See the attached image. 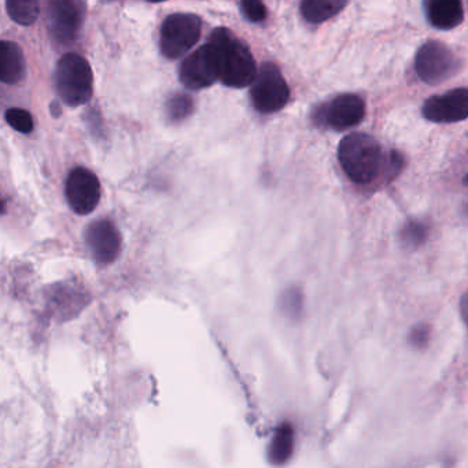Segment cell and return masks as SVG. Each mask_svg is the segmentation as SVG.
Returning <instances> with one entry per match:
<instances>
[{
	"mask_svg": "<svg viewBox=\"0 0 468 468\" xmlns=\"http://www.w3.org/2000/svg\"><path fill=\"white\" fill-rule=\"evenodd\" d=\"M9 17L18 26L29 27L37 23L40 15V5L37 0H12L6 2Z\"/></svg>",
	"mask_w": 468,
	"mask_h": 468,
	"instance_id": "17",
	"label": "cell"
},
{
	"mask_svg": "<svg viewBox=\"0 0 468 468\" xmlns=\"http://www.w3.org/2000/svg\"><path fill=\"white\" fill-rule=\"evenodd\" d=\"M54 84L65 105L70 108L86 105L94 94L91 65L80 54H65L57 64Z\"/></svg>",
	"mask_w": 468,
	"mask_h": 468,
	"instance_id": "3",
	"label": "cell"
},
{
	"mask_svg": "<svg viewBox=\"0 0 468 468\" xmlns=\"http://www.w3.org/2000/svg\"><path fill=\"white\" fill-rule=\"evenodd\" d=\"M5 119H6L7 124L17 131V133L28 135L34 131V117L26 109L21 108H10L7 109L5 113Z\"/></svg>",
	"mask_w": 468,
	"mask_h": 468,
	"instance_id": "21",
	"label": "cell"
},
{
	"mask_svg": "<svg viewBox=\"0 0 468 468\" xmlns=\"http://www.w3.org/2000/svg\"><path fill=\"white\" fill-rule=\"evenodd\" d=\"M430 338V328L429 325L420 324L418 327L413 328L412 333L410 335V344L416 347L424 346Z\"/></svg>",
	"mask_w": 468,
	"mask_h": 468,
	"instance_id": "24",
	"label": "cell"
},
{
	"mask_svg": "<svg viewBox=\"0 0 468 468\" xmlns=\"http://www.w3.org/2000/svg\"><path fill=\"white\" fill-rule=\"evenodd\" d=\"M402 165H404V158H402L399 153H388V168H386V177H388V180L396 177L401 172Z\"/></svg>",
	"mask_w": 468,
	"mask_h": 468,
	"instance_id": "23",
	"label": "cell"
},
{
	"mask_svg": "<svg viewBox=\"0 0 468 468\" xmlns=\"http://www.w3.org/2000/svg\"><path fill=\"white\" fill-rule=\"evenodd\" d=\"M27 62L17 43L4 40L0 43V80L15 86L26 79Z\"/></svg>",
	"mask_w": 468,
	"mask_h": 468,
	"instance_id": "14",
	"label": "cell"
},
{
	"mask_svg": "<svg viewBox=\"0 0 468 468\" xmlns=\"http://www.w3.org/2000/svg\"><path fill=\"white\" fill-rule=\"evenodd\" d=\"M430 234V226L426 220L420 218H410L399 229V240L408 249H416L426 242Z\"/></svg>",
	"mask_w": 468,
	"mask_h": 468,
	"instance_id": "18",
	"label": "cell"
},
{
	"mask_svg": "<svg viewBox=\"0 0 468 468\" xmlns=\"http://www.w3.org/2000/svg\"><path fill=\"white\" fill-rule=\"evenodd\" d=\"M86 18V5L76 0H56L48 4V31L59 45L78 39Z\"/></svg>",
	"mask_w": 468,
	"mask_h": 468,
	"instance_id": "9",
	"label": "cell"
},
{
	"mask_svg": "<svg viewBox=\"0 0 468 468\" xmlns=\"http://www.w3.org/2000/svg\"><path fill=\"white\" fill-rule=\"evenodd\" d=\"M84 242L98 264H112L122 250V235L108 218L92 221L84 231Z\"/></svg>",
	"mask_w": 468,
	"mask_h": 468,
	"instance_id": "12",
	"label": "cell"
},
{
	"mask_svg": "<svg viewBox=\"0 0 468 468\" xmlns=\"http://www.w3.org/2000/svg\"><path fill=\"white\" fill-rule=\"evenodd\" d=\"M281 311L290 319H298L303 314V295L297 287H290L282 294L279 301Z\"/></svg>",
	"mask_w": 468,
	"mask_h": 468,
	"instance_id": "20",
	"label": "cell"
},
{
	"mask_svg": "<svg viewBox=\"0 0 468 468\" xmlns=\"http://www.w3.org/2000/svg\"><path fill=\"white\" fill-rule=\"evenodd\" d=\"M460 314H462L463 320L468 327V292L463 294L462 300H460Z\"/></svg>",
	"mask_w": 468,
	"mask_h": 468,
	"instance_id": "25",
	"label": "cell"
},
{
	"mask_svg": "<svg viewBox=\"0 0 468 468\" xmlns=\"http://www.w3.org/2000/svg\"><path fill=\"white\" fill-rule=\"evenodd\" d=\"M240 10H242L243 16H245L250 23H264L268 17L267 7H265L262 2H259V0H245V2L240 4Z\"/></svg>",
	"mask_w": 468,
	"mask_h": 468,
	"instance_id": "22",
	"label": "cell"
},
{
	"mask_svg": "<svg viewBox=\"0 0 468 468\" xmlns=\"http://www.w3.org/2000/svg\"><path fill=\"white\" fill-rule=\"evenodd\" d=\"M462 68L456 54L438 40H427L415 56L418 78L427 86H440L451 80Z\"/></svg>",
	"mask_w": 468,
	"mask_h": 468,
	"instance_id": "5",
	"label": "cell"
},
{
	"mask_svg": "<svg viewBox=\"0 0 468 468\" xmlns=\"http://www.w3.org/2000/svg\"><path fill=\"white\" fill-rule=\"evenodd\" d=\"M166 116L171 122H183L193 114L194 101L190 95L176 92L168 98L165 105Z\"/></svg>",
	"mask_w": 468,
	"mask_h": 468,
	"instance_id": "19",
	"label": "cell"
},
{
	"mask_svg": "<svg viewBox=\"0 0 468 468\" xmlns=\"http://www.w3.org/2000/svg\"><path fill=\"white\" fill-rule=\"evenodd\" d=\"M421 116L437 124H452L468 119V89H454L430 97L421 106Z\"/></svg>",
	"mask_w": 468,
	"mask_h": 468,
	"instance_id": "11",
	"label": "cell"
},
{
	"mask_svg": "<svg viewBox=\"0 0 468 468\" xmlns=\"http://www.w3.org/2000/svg\"><path fill=\"white\" fill-rule=\"evenodd\" d=\"M366 102L357 94H341L314 109L312 120L324 130L346 131L366 117Z\"/></svg>",
	"mask_w": 468,
	"mask_h": 468,
	"instance_id": "7",
	"label": "cell"
},
{
	"mask_svg": "<svg viewBox=\"0 0 468 468\" xmlns=\"http://www.w3.org/2000/svg\"><path fill=\"white\" fill-rule=\"evenodd\" d=\"M218 64V81L231 89H245L251 86L256 79V59L250 48L231 31V29H213L207 39Z\"/></svg>",
	"mask_w": 468,
	"mask_h": 468,
	"instance_id": "1",
	"label": "cell"
},
{
	"mask_svg": "<svg viewBox=\"0 0 468 468\" xmlns=\"http://www.w3.org/2000/svg\"><path fill=\"white\" fill-rule=\"evenodd\" d=\"M463 183H464V185L468 186V174L465 175L464 179H463Z\"/></svg>",
	"mask_w": 468,
	"mask_h": 468,
	"instance_id": "27",
	"label": "cell"
},
{
	"mask_svg": "<svg viewBox=\"0 0 468 468\" xmlns=\"http://www.w3.org/2000/svg\"><path fill=\"white\" fill-rule=\"evenodd\" d=\"M180 83L186 89L199 91L218 81V64L209 45H204L183 61L179 70Z\"/></svg>",
	"mask_w": 468,
	"mask_h": 468,
	"instance_id": "10",
	"label": "cell"
},
{
	"mask_svg": "<svg viewBox=\"0 0 468 468\" xmlns=\"http://www.w3.org/2000/svg\"><path fill=\"white\" fill-rule=\"evenodd\" d=\"M65 196L70 209L76 215H90L97 209L102 196L100 179L90 169L76 166L68 175L65 182Z\"/></svg>",
	"mask_w": 468,
	"mask_h": 468,
	"instance_id": "8",
	"label": "cell"
},
{
	"mask_svg": "<svg viewBox=\"0 0 468 468\" xmlns=\"http://www.w3.org/2000/svg\"><path fill=\"white\" fill-rule=\"evenodd\" d=\"M251 105L261 114L281 112L290 101V89L283 73L273 62L260 67L250 89Z\"/></svg>",
	"mask_w": 468,
	"mask_h": 468,
	"instance_id": "6",
	"label": "cell"
},
{
	"mask_svg": "<svg viewBox=\"0 0 468 468\" xmlns=\"http://www.w3.org/2000/svg\"><path fill=\"white\" fill-rule=\"evenodd\" d=\"M423 7L430 26L440 31H451L464 20V9L459 0H427Z\"/></svg>",
	"mask_w": 468,
	"mask_h": 468,
	"instance_id": "13",
	"label": "cell"
},
{
	"mask_svg": "<svg viewBox=\"0 0 468 468\" xmlns=\"http://www.w3.org/2000/svg\"><path fill=\"white\" fill-rule=\"evenodd\" d=\"M295 434L292 424L283 423L276 429L268 448V459L273 465H283L289 462L294 452Z\"/></svg>",
	"mask_w": 468,
	"mask_h": 468,
	"instance_id": "15",
	"label": "cell"
},
{
	"mask_svg": "<svg viewBox=\"0 0 468 468\" xmlns=\"http://www.w3.org/2000/svg\"><path fill=\"white\" fill-rule=\"evenodd\" d=\"M202 34V20L196 15L175 13L161 26L160 48L165 58L177 59L198 45Z\"/></svg>",
	"mask_w": 468,
	"mask_h": 468,
	"instance_id": "4",
	"label": "cell"
},
{
	"mask_svg": "<svg viewBox=\"0 0 468 468\" xmlns=\"http://www.w3.org/2000/svg\"><path fill=\"white\" fill-rule=\"evenodd\" d=\"M338 161L355 185H372L382 175L386 176L388 154L368 133H353L345 136L338 146Z\"/></svg>",
	"mask_w": 468,
	"mask_h": 468,
	"instance_id": "2",
	"label": "cell"
},
{
	"mask_svg": "<svg viewBox=\"0 0 468 468\" xmlns=\"http://www.w3.org/2000/svg\"><path fill=\"white\" fill-rule=\"evenodd\" d=\"M61 106L57 102L51 103V114H53V117H59L61 116Z\"/></svg>",
	"mask_w": 468,
	"mask_h": 468,
	"instance_id": "26",
	"label": "cell"
},
{
	"mask_svg": "<svg viewBox=\"0 0 468 468\" xmlns=\"http://www.w3.org/2000/svg\"><path fill=\"white\" fill-rule=\"evenodd\" d=\"M346 6L345 0H305L300 5V12L306 23L322 24L335 17Z\"/></svg>",
	"mask_w": 468,
	"mask_h": 468,
	"instance_id": "16",
	"label": "cell"
}]
</instances>
